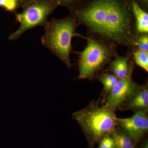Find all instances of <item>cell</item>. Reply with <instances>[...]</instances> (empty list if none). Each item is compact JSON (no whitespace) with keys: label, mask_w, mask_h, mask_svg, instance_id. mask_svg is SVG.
I'll use <instances>...</instances> for the list:
<instances>
[{"label":"cell","mask_w":148,"mask_h":148,"mask_svg":"<svg viewBox=\"0 0 148 148\" xmlns=\"http://www.w3.org/2000/svg\"><path fill=\"white\" fill-rule=\"evenodd\" d=\"M132 0H79L70 16L85 26L87 36L132 52L138 35L132 10Z\"/></svg>","instance_id":"6da1fadb"},{"label":"cell","mask_w":148,"mask_h":148,"mask_svg":"<svg viewBox=\"0 0 148 148\" xmlns=\"http://www.w3.org/2000/svg\"><path fill=\"white\" fill-rule=\"evenodd\" d=\"M79 24L70 16L61 19L51 18L45 26L41 42L51 53L57 56L71 69L73 64L70 60L73 37L79 36L76 32Z\"/></svg>","instance_id":"7a4b0ae2"},{"label":"cell","mask_w":148,"mask_h":148,"mask_svg":"<svg viewBox=\"0 0 148 148\" xmlns=\"http://www.w3.org/2000/svg\"><path fill=\"white\" fill-rule=\"evenodd\" d=\"M72 117L92 143H97L106 135H111L117 125L113 110L105 106L100 107L94 103L75 112Z\"/></svg>","instance_id":"3957f363"},{"label":"cell","mask_w":148,"mask_h":148,"mask_svg":"<svg viewBox=\"0 0 148 148\" xmlns=\"http://www.w3.org/2000/svg\"><path fill=\"white\" fill-rule=\"evenodd\" d=\"M86 40V47L79 54L78 78L91 79L118 55L117 48L91 37L79 35Z\"/></svg>","instance_id":"277c9868"},{"label":"cell","mask_w":148,"mask_h":148,"mask_svg":"<svg viewBox=\"0 0 148 148\" xmlns=\"http://www.w3.org/2000/svg\"><path fill=\"white\" fill-rule=\"evenodd\" d=\"M59 6L56 0H34L22 8L20 13L15 14L19 28L11 34L8 40H15L28 30L38 26L44 27L48 17Z\"/></svg>","instance_id":"5b68a950"},{"label":"cell","mask_w":148,"mask_h":148,"mask_svg":"<svg viewBox=\"0 0 148 148\" xmlns=\"http://www.w3.org/2000/svg\"><path fill=\"white\" fill-rule=\"evenodd\" d=\"M138 85L133 81L131 75L119 80L109 92L104 106L114 110L130 98Z\"/></svg>","instance_id":"8992f818"},{"label":"cell","mask_w":148,"mask_h":148,"mask_svg":"<svg viewBox=\"0 0 148 148\" xmlns=\"http://www.w3.org/2000/svg\"><path fill=\"white\" fill-rule=\"evenodd\" d=\"M117 124L132 139L138 142L147 132L148 118L147 113L136 112L127 118L116 119Z\"/></svg>","instance_id":"52a82bcc"},{"label":"cell","mask_w":148,"mask_h":148,"mask_svg":"<svg viewBox=\"0 0 148 148\" xmlns=\"http://www.w3.org/2000/svg\"><path fill=\"white\" fill-rule=\"evenodd\" d=\"M125 102V108L136 112L147 113L148 110L147 84L138 85L132 95Z\"/></svg>","instance_id":"ba28073f"},{"label":"cell","mask_w":148,"mask_h":148,"mask_svg":"<svg viewBox=\"0 0 148 148\" xmlns=\"http://www.w3.org/2000/svg\"><path fill=\"white\" fill-rule=\"evenodd\" d=\"M132 10L138 34H148V13L135 0L132 1Z\"/></svg>","instance_id":"9c48e42d"},{"label":"cell","mask_w":148,"mask_h":148,"mask_svg":"<svg viewBox=\"0 0 148 148\" xmlns=\"http://www.w3.org/2000/svg\"><path fill=\"white\" fill-rule=\"evenodd\" d=\"M115 148H135L132 138L124 131L114 130L111 134Z\"/></svg>","instance_id":"30bf717a"},{"label":"cell","mask_w":148,"mask_h":148,"mask_svg":"<svg viewBox=\"0 0 148 148\" xmlns=\"http://www.w3.org/2000/svg\"><path fill=\"white\" fill-rule=\"evenodd\" d=\"M135 64L148 72V51L135 50L132 52Z\"/></svg>","instance_id":"8fae6325"},{"label":"cell","mask_w":148,"mask_h":148,"mask_svg":"<svg viewBox=\"0 0 148 148\" xmlns=\"http://www.w3.org/2000/svg\"><path fill=\"white\" fill-rule=\"evenodd\" d=\"M137 50L148 51V34H139L133 51Z\"/></svg>","instance_id":"7c38bea8"},{"label":"cell","mask_w":148,"mask_h":148,"mask_svg":"<svg viewBox=\"0 0 148 148\" xmlns=\"http://www.w3.org/2000/svg\"><path fill=\"white\" fill-rule=\"evenodd\" d=\"M0 6L10 12H14L18 8L16 0H0Z\"/></svg>","instance_id":"4fadbf2b"},{"label":"cell","mask_w":148,"mask_h":148,"mask_svg":"<svg viewBox=\"0 0 148 148\" xmlns=\"http://www.w3.org/2000/svg\"><path fill=\"white\" fill-rule=\"evenodd\" d=\"M98 148H115L113 138L110 135H107L101 140Z\"/></svg>","instance_id":"5bb4252c"},{"label":"cell","mask_w":148,"mask_h":148,"mask_svg":"<svg viewBox=\"0 0 148 148\" xmlns=\"http://www.w3.org/2000/svg\"><path fill=\"white\" fill-rule=\"evenodd\" d=\"M58 2L59 6L65 7L69 10L79 0H56Z\"/></svg>","instance_id":"9a60e30c"},{"label":"cell","mask_w":148,"mask_h":148,"mask_svg":"<svg viewBox=\"0 0 148 148\" xmlns=\"http://www.w3.org/2000/svg\"><path fill=\"white\" fill-rule=\"evenodd\" d=\"M119 80V79L117 77H116L114 79L109 82L103 85L106 92H110V91L113 88L114 86L118 81Z\"/></svg>","instance_id":"2e32d148"},{"label":"cell","mask_w":148,"mask_h":148,"mask_svg":"<svg viewBox=\"0 0 148 148\" xmlns=\"http://www.w3.org/2000/svg\"><path fill=\"white\" fill-rule=\"evenodd\" d=\"M140 5V6L147 10L148 6V0H135Z\"/></svg>","instance_id":"e0dca14e"},{"label":"cell","mask_w":148,"mask_h":148,"mask_svg":"<svg viewBox=\"0 0 148 148\" xmlns=\"http://www.w3.org/2000/svg\"><path fill=\"white\" fill-rule=\"evenodd\" d=\"M16 1L18 2V7L22 8L34 0H16Z\"/></svg>","instance_id":"ac0fdd59"},{"label":"cell","mask_w":148,"mask_h":148,"mask_svg":"<svg viewBox=\"0 0 148 148\" xmlns=\"http://www.w3.org/2000/svg\"><path fill=\"white\" fill-rule=\"evenodd\" d=\"M141 148H148V144L147 141H146L145 143L143 144V145L141 147Z\"/></svg>","instance_id":"d6986e66"}]
</instances>
